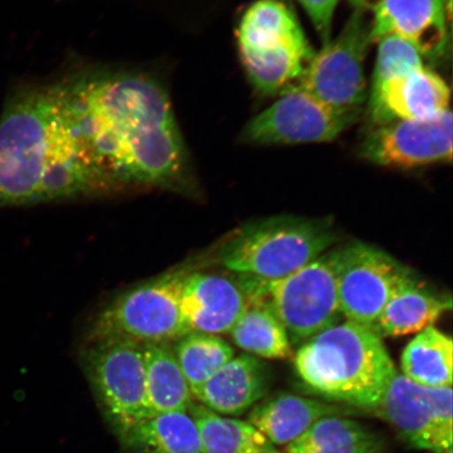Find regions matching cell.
<instances>
[{"label": "cell", "instance_id": "6da1fadb", "mask_svg": "<svg viewBox=\"0 0 453 453\" xmlns=\"http://www.w3.org/2000/svg\"><path fill=\"white\" fill-rule=\"evenodd\" d=\"M57 82L79 135L119 187H194L188 150L157 78L134 69L87 67Z\"/></svg>", "mask_w": 453, "mask_h": 453}, {"label": "cell", "instance_id": "7a4b0ae2", "mask_svg": "<svg viewBox=\"0 0 453 453\" xmlns=\"http://www.w3.org/2000/svg\"><path fill=\"white\" fill-rule=\"evenodd\" d=\"M100 169L58 82L21 84L10 93L0 116V208L92 195Z\"/></svg>", "mask_w": 453, "mask_h": 453}, {"label": "cell", "instance_id": "3957f363", "mask_svg": "<svg viewBox=\"0 0 453 453\" xmlns=\"http://www.w3.org/2000/svg\"><path fill=\"white\" fill-rule=\"evenodd\" d=\"M294 365L311 392L327 401L373 411L396 372L383 340L345 320L303 343Z\"/></svg>", "mask_w": 453, "mask_h": 453}, {"label": "cell", "instance_id": "277c9868", "mask_svg": "<svg viewBox=\"0 0 453 453\" xmlns=\"http://www.w3.org/2000/svg\"><path fill=\"white\" fill-rule=\"evenodd\" d=\"M336 241L327 219L268 218L237 230L219 249L218 262L236 274L279 280L321 257Z\"/></svg>", "mask_w": 453, "mask_h": 453}, {"label": "cell", "instance_id": "5b68a950", "mask_svg": "<svg viewBox=\"0 0 453 453\" xmlns=\"http://www.w3.org/2000/svg\"><path fill=\"white\" fill-rule=\"evenodd\" d=\"M237 43L243 69L263 95L294 87L314 50L296 13L281 0H257L242 17Z\"/></svg>", "mask_w": 453, "mask_h": 453}, {"label": "cell", "instance_id": "8992f818", "mask_svg": "<svg viewBox=\"0 0 453 453\" xmlns=\"http://www.w3.org/2000/svg\"><path fill=\"white\" fill-rule=\"evenodd\" d=\"M249 304L271 311L286 328L291 342L304 343L337 324L340 311L336 250L279 280L237 274L234 279Z\"/></svg>", "mask_w": 453, "mask_h": 453}, {"label": "cell", "instance_id": "52a82bcc", "mask_svg": "<svg viewBox=\"0 0 453 453\" xmlns=\"http://www.w3.org/2000/svg\"><path fill=\"white\" fill-rule=\"evenodd\" d=\"M189 270L170 272L107 305L96 319L89 340L118 337L142 344L170 343L187 333L180 297Z\"/></svg>", "mask_w": 453, "mask_h": 453}, {"label": "cell", "instance_id": "ba28073f", "mask_svg": "<svg viewBox=\"0 0 453 453\" xmlns=\"http://www.w3.org/2000/svg\"><path fill=\"white\" fill-rule=\"evenodd\" d=\"M84 365L117 434L154 416L147 399L143 344L118 337L90 340Z\"/></svg>", "mask_w": 453, "mask_h": 453}, {"label": "cell", "instance_id": "9c48e42d", "mask_svg": "<svg viewBox=\"0 0 453 453\" xmlns=\"http://www.w3.org/2000/svg\"><path fill=\"white\" fill-rule=\"evenodd\" d=\"M361 109H342L294 85L243 127L253 145H296L335 140L358 120Z\"/></svg>", "mask_w": 453, "mask_h": 453}, {"label": "cell", "instance_id": "30bf717a", "mask_svg": "<svg viewBox=\"0 0 453 453\" xmlns=\"http://www.w3.org/2000/svg\"><path fill=\"white\" fill-rule=\"evenodd\" d=\"M371 43L366 11L356 9L338 36L311 57L296 85L334 106L361 109L367 98L365 62Z\"/></svg>", "mask_w": 453, "mask_h": 453}, {"label": "cell", "instance_id": "8fae6325", "mask_svg": "<svg viewBox=\"0 0 453 453\" xmlns=\"http://www.w3.org/2000/svg\"><path fill=\"white\" fill-rule=\"evenodd\" d=\"M375 412L413 449L434 453L452 449V388H428L396 371Z\"/></svg>", "mask_w": 453, "mask_h": 453}, {"label": "cell", "instance_id": "7c38bea8", "mask_svg": "<svg viewBox=\"0 0 453 453\" xmlns=\"http://www.w3.org/2000/svg\"><path fill=\"white\" fill-rule=\"evenodd\" d=\"M336 264L342 317L372 330L396 288L411 273L388 253L365 242L338 249Z\"/></svg>", "mask_w": 453, "mask_h": 453}, {"label": "cell", "instance_id": "4fadbf2b", "mask_svg": "<svg viewBox=\"0 0 453 453\" xmlns=\"http://www.w3.org/2000/svg\"><path fill=\"white\" fill-rule=\"evenodd\" d=\"M452 127L450 110L429 118L385 124L367 134L359 154L376 165L395 169L450 163Z\"/></svg>", "mask_w": 453, "mask_h": 453}, {"label": "cell", "instance_id": "5bb4252c", "mask_svg": "<svg viewBox=\"0 0 453 453\" xmlns=\"http://www.w3.org/2000/svg\"><path fill=\"white\" fill-rule=\"evenodd\" d=\"M450 88L443 78L425 66L372 85L368 112L373 127L417 120L449 110Z\"/></svg>", "mask_w": 453, "mask_h": 453}, {"label": "cell", "instance_id": "9a60e30c", "mask_svg": "<svg viewBox=\"0 0 453 453\" xmlns=\"http://www.w3.org/2000/svg\"><path fill=\"white\" fill-rule=\"evenodd\" d=\"M447 4L450 0H381L371 21L372 43L396 36L412 44L423 58H441L449 42Z\"/></svg>", "mask_w": 453, "mask_h": 453}, {"label": "cell", "instance_id": "2e32d148", "mask_svg": "<svg viewBox=\"0 0 453 453\" xmlns=\"http://www.w3.org/2000/svg\"><path fill=\"white\" fill-rule=\"evenodd\" d=\"M180 313L189 332L230 333L248 307L234 279L189 272L180 290Z\"/></svg>", "mask_w": 453, "mask_h": 453}, {"label": "cell", "instance_id": "e0dca14e", "mask_svg": "<svg viewBox=\"0 0 453 453\" xmlns=\"http://www.w3.org/2000/svg\"><path fill=\"white\" fill-rule=\"evenodd\" d=\"M270 368L257 357L242 354L225 364L201 389L196 400L222 416H241L267 395Z\"/></svg>", "mask_w": 453, "mask_h": 453}, {"label": "cell", "instance_id": "ac0fdd59", "mask_svg": "<svg viewBox=\"0 0 453 453\" xmlns=\"http://www.w3.org/2000/svg\"><path fill=\"white\" fill-rule=\"evenodd\" d=\"M348 410L304 396L282 394L263 399L249 413L248 422L272 445L288 446L315 422L330 416H343Z\"/></svg>", "mask_w": 453, "mask_h": 453}, {"label": "cell", "instance_id": "d6986e66", "mask_svg": "<svg viewBox=\"0 0 453 453\" xmlns=\"http://www.w3.org/2000/svg\"><path fill=\"white\" fill-rule=\"evenodd\" d=\"M450 310V296L430 291L411 273L389 298L372 331L381 338L410 335L433 326Z\"/></svg>", "mask_w": 453, "mask_h": 453}, {"label": "cell", "instance_id": "ffe728a7", "mask_svg": "<svg viewBox=\"0 0 453 453\" xmlns=\"http://www.w3.org/2000/svg\"><path fill=\"white\" fill-rule=\"evenodd\" d=\"M130 453H205L188 411L158 413L118 434Z\"/></svg>", "mask_w": 453, "mask_h": 453}, {"label": "cell", "instance_id": "44dd1931", "mask_svg": "<svg viewBox=\"0 0 453 453\" xmlns=\"http://www.w3.org/2000/svg\"><path fill=\"white\" fill-rule=\"evenodd\" d=\"M147 399L152 415L188 411L194 395L169 343L143 344Z\"/></svg>", "mask_w": 453, "mask_h": 453}, {"label": "cell", "instance_id": "7402d4cb", "mask_svg": "<svg viewBox=\"0 0 453 453\" xmlns=\"http://www.w3.org/2000/svg\"><path fill=\"white\" fill-rule=\"evenodd\" d=\"M402 375L428 388H452L453 343L430 326L418 332L401 357Z\"/></svg>", "mask_w": 453, "mask_h": 453}, {"label": "cell", "instance_id": "603a6c76", "mask_svg": "<svg viewBox=\"0 0 453 453\" xmlns=\"http://www.w3.org/2000/svg\"><path fill=\"white\" fill-rule=\"evenodd\" d=\"M188 412L205 453H258L272 446L248 421L219 415L202 404H192Z\"/></svg>", "mask_w": 453, "mask_h": 453}, {"label": "cell", "instance_id": "cb8c5ba5", "mask_svg": "<svg viewBox=\"0 0 453 453\" xmlns=\"http://www.w3.org/2000/svg\"><path fill=\"white\" fill-rule=\"evenodd\" d=\"M174 342L175 359L194 398L214 373L234 357V348L214 334L192 331Z\"/></svg>", "mask_w": 453, "mask_h": 453}, {"label": "cell", "instance_id": "d4e9b609", "mask_svg": "<svg viewBox=\"0 0 453 453\" xmlns=\"http://www.w3.org/2000/svg\"><path fill=\"white\" fill-rule=\"evenodd\" d=\"M237 348L265 359L292 356L291 340L281 322L270 311L249 304L230 331Z\"/></svg>", "mask_w": 453, "mask_h": 453}, {"label": "cell", "instance_id": "484cf974", "mask_svg": "<svg viewBox=\"0 0 453 453\" xmlns=\"http://www.w3.org/2000/svg\"><path fill=\"white\" fill-rule=\"evenodd\" d=\"M376 437L359 422L343 416L320 418L302 437L286 446V453L332 450Z\"/></svg>", "mask_w": 453, "mask_h": 453}, {"label": "cell", "instance_id": "4316f807", "mask_svg": "<svg viewBox=\"0 0 453 453\" xmlns=\"http://www.w3.org/2000/svg\"><path fill=\"white\" fill-rule=\"evenodd\" d=\"M379 42L372 85L399 73L424 66L423 56L412 44L396 36H387Z\"/></svg>", "mask_w": 453, "mask_h": 453}, {"label": "cell", "instance_id": "83f0119b", "mask_svg": "<svg viewBox=\"0 0 453 453\" xmlns=\"http://www.w3.org/2000/svg\"><path fill=\"white\" fill-rule=\"evenodd\" d=\"M298 2L313 22L322 43L326 44L330 42L334 13H335L339 0H298Z\"/></svg>", "mask_w": 453, "mask_h": 453}, {"label": "cell", "instance_id": "f1b7e54d", "mask_svg": "<svg viewBox=\"0 0 453 453\" xmlns=\"http://www.w3.org/2000/svg\"><path fill=\"white\" fill-rule=\"evenodd\" d=\"M382 446L381 441L376 435V437L361 441V443L342 447V449L303 453H380Z\"/></svg>", "mask_w": 453, "mask_h": 453}, {"label": "cell", "instance_id": "f546056e", "mask_svg": "<svg viewBox=\"0 0 453 453\" xmlns=\"http://www.w3.org/2000/svg\"><path fill=\"white\" fill-rule=\"evenodd\" d=\"M350 4H352L355 7V9L358 10H375L379 3L381 2V0H349Z\"/></svg>", "mask_w": 453, "mask_h": 453}, {"label": "cell", "instance_id": "4dcf8cb0", "mask_svg": "<svg viewBox=\"0 0 453 453\" xmlns=\"http://www.w3.org/2000/svg\"><path fill=\"white\" fill-rule=\"evenodd\" d=\"M258 453H282V452L275 449L274 446L272 445V446L268 447V449H265V450L260 451Z\"/></svg>", "mask_w": 453, "mask_h": 453}, {"label": "cell", "instance_id": "1f68e13d", "mask_svg": "<svg viewBox=\"0 0 453 453\" xmlns=\"http://www.w3.org/2000/svg\"><path fill=\"white\" fill-rule=\"evenodd\" d=\"M445 453H452V449H451V450H449V451H447V452H445Z\"/></svg>", "mask_w": 453, "mask_h": 453}]
</instances>
